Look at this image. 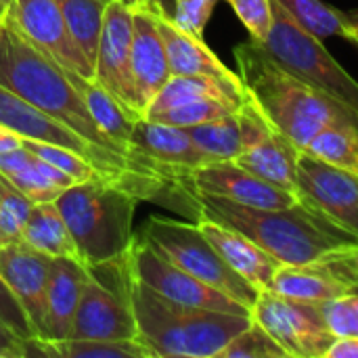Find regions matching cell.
<instances>
[{"label":"cell","instance_id":"30bf717a","mask_svg":"<svg viewBox=\"0 0 358 358\" xmlns=\"http://www.w3.org/2000/svg\"><path fill=\"white\" fill-rule=\"evenodd\" d=\"M252 321L266 329L289 358H325L336 340L323 321L319 302L294 300L273 289L258 294Z\"/></svg>","mask_w":358,"mask_h":358},{"label":"cell","instance_id":"b9f144b4","mask_svg":"<svg viewBox=\"0 0 358 358\" xmlns=\"http://www.w3.org/2000/svg\"><path fill=\"white\" fill-rule=\"evenodd\" d=\"M105 2H113V0H105ZM130 6H155L162 13H166L168 17H172L174 8H176V0H117Z\"/></svg>","mask_w":358,"mask_h":358},{"label":"cell","instance_id":"4316f807","mask_svg":"<svg viewBox=\"0 0 358 358\" xmlns=\"http://www.w3.org/2000/svg\"><path fill=\"white\" fill-rule=\"evenodd\" d=\"M0 174L8 178L31 203L55 201L65 191L42 174L36 155H31L23 145L0 155Z\"/></svg>","mask_w":358,"mask_h":358},{"label":"cell","instance_id":"3957f363","mask_svg":"<svg viewBox=\"0 0 358 358\" xmlns=\"http://www.w3.org/2000/svg\"><path fill=\"white\" fill-rule=\"evenodd\" d=\"M245 96L262 117L300 151L329 124L355 126L327 99L285 69L262 42L250 38L233 50ZM357 128V126H355Z\"/></svg>","mask_w":358,"mask_h":358},{"label":"cell","instance_id":"4fadbf2b","mask_svg":"<svg viewBox=\"0 0 358 358\" xmlns=\"http://www.w3.org/2000/svg\"><path fill=\"white\" fill-rule=\"evenodd\" d=\"M182 182L195 193L224 197L250 208H289L298 203V195L241 168L233 159L210 162L182 176Z\"/></svg>","mask_w":358,"mask_h":358},{"label":"cell","instance_id":"9a60e30c","mask_svg":"<svg viewBox=\"0 0 358 358\" xmlns=\"http://www.w3.org/2000/svg\"><path fill=\"white\" fill-rule=\"evenodd\" d=\"M52 258L25 241H8L0 248V277L25 310L34 336L46 340V296Z\"/></svg>","mask_w":358,"mask_h":358},{"label":"cell","instance_id":"4dcf8cb0","mask_svg":"<svg viewBox=\"0 0 358 358\" xmlns=\"http://www.w3.org/2000/svg\"><path fill=\"white\" fill-rule=\"evenodd\" d=\"M239 107L241 105H235L231 101L208 96V99H195V101L180 103V105H174L164 111L149 113L145 120H153V122L178 126V128H191V126H199V124L218 120L222 115H229V113L237 111Z\"/></svg>","mask_w":358,"mask_h":358},{"label":"cell","instance_id":"74e56055","mask_svg":"<svg viewBox=\"0 0 358 358\" xmlns=\"http://www.w3.org/2000/svg\"><path fill=\"white\" fill-rule=\"evenodd\" d=\"M222 0H176V8L172 13V21L182 27L185 31L203 38L206 25L216 8V4Z\"/></svg>","mask_w":358,"mask_h":358},{"label":"cell","instance_id":"cb8c5ba5","mask_svg":"<svg viewBox=\"0 0 358 358\" xmlns=\"http://www.w3.org/2000/svg\"><path fill=\"white\" fill-rule=\"evenodd\" d=\"M21 241H25L27 245H31L34 250L50 258H78L80 260L76 241L55 201L34 203L29 218L25 222Z\"/></svg>","mask_w":358,"mask_h":358},{"label":"cell","instance_id":"e575fe53","mask_svg":"<svg viewBox=\"0 0 358 358\" xmlns=\"http://www.w3.org/2000/svg\"><path fill=\"white\" fill-rule=\"evenodd\" d=\"M313 262L344 294H358V241L329 250Z\"/></svg>","mask_w":358,"mask_h":358},{"label":"cell","instance_id":"d4e9b609","mask_svg":"<svg viewBox=\"0 0 358 358\" xmlns=\"http://www.w3.org/2000/svg\"><path fill=\"white\" fill-rule=\"evenodd\" d=\"M302 29L325 40L331 36L355 40L357 19L355 13H344L334 8L323 0H275Z\"/></svg>","mask_w":358,"mask_h":358},{"label":"cell","instance_id":"7402d4cb","mask_svg":"<svg viewBox=\"0 0 358 358\" xmlns=\"http://www.w3.org/2000/svg\"><path fill=\"white\" fill-rule=\"evenodd\" d=\"M298 155H300V149L273 128L266 136L245 147L233 162L250 170L252 174L264 178L266 182L294 193Z\"/></svg>","mask_w":358,"mask_h":358},{"label":"cell","instance_id":"ffe728a7","mask_svg":"<svg viewBox=\"0 0 358 358\" xmlns=\"http://www.w3.org/2000/svg\"><path fill=\"white\" fill-rule=\"evenodd\" d=\"M199 229L208 237V241L216 248V252L222 256V260L250 285H254L258 292L268 289L277 268L281 262L271 256L266 250H262L256 241H252L248 235L229 229L214 220H197Z\"/></svg>","mask_w":358,"mask_h":358},{"label":"cell","instance_id":"836d02e7","mask_svg":"<svg viewBox=\"0 0 358 358\" xmlns=\"http://www.w3.org/2000/svg\"><path fill=\"white\" fill-rule=\"evenodd\" d=\"M218 358H289L287 352L258 323H250L218 355Z\"/></svg>","mask_w":358,"mask_h":358},{"label":"cell","instance_id":"7bdbcfd3","mask_svg":"<svg viewBox=\"0 0 358 358\" xmlns=\"http://www.w3.org/2000/svg\"><path fill=\"white\" fill-rule=\"evenodd\" d=\"M23 145V136H19L17 132H13L10 128L0 124V155L13 149H19Z\"/></svg>","mask_w":358,"mask_h":358},{"label":"cell","instance_id":"8d00e7d4","mask_svg":"<svg viewBox=\"0 0 358 358\" xmlns=\"http://www.w3.org/2000/svg\"><path fill=\"white\" fill-rule=\"evenodd\" d=\"M250 38L264 42L273 27V0H227Z\"/></svg>","mask_w":358,"mask_h":358},{"label":"cell","instance_id":"9c48e42d","mask_svg":"<svg viewBox=\"0 0 358 358\" xmlns=\"http://www.w3.org/2000/svg\"><path fill=\"white\" fill-rule=\"evenodd\" d=\"M105 275V266L96 264ZM109 277V275H107ZM111 279V277H109ZM128 252L117 262V277L107 283L90 271L73 317L71 340H138V327L128 296ZM67 338V340H69Z\"/></svg>","mask_w":358,"mask_h":358},{"label":"cell","instance_id":"ac0fdd59","mask_svg":"<svg viewBox=\"0 0 358 358\" xmlns=\"http://www.w3.org/2000/svg\"><path fill=\"white\" fill-rule=\"evenodd\" d=\"M130 145L141 164L172 178H180L182 174L210 164L193 143L187 128L168 126L145 117L134 120Z\"/></svg>","mask_w":358,"mask_h":358},{"label":"cell","instance_id":"8992f818","mask_svg":"<svg viewBox=\"0 0 358 358\" xmlns=\"http://www.w3.org/2000/svg\"><path fill=\"white\" fill-rule=\"evenodd\" d=\"M0 124L10 128L23 138L29 141H42V143H52L61 147H69L84 157H88L101 172H105L109 178L126 185L132 193L138 195V199H153V201H170V195L176 189L178 180H168L164 176L151 174L141 170L136 164L115 157L111 153H105L15 94L10 88L0 84Z\"/></svg>","mask_w":358,"mask_h":358},{"label":"cell","instance_id":"5bb4252c","mask_svg":"<svg viewBox=\"0 0 358 358\" xmlns=\"http://www.w3.org/2000/svg\"><path fill=\"white\" fill-rule=\"evenodd\" d=\"M17 29L61 67L92 78V67L73 42L57 0H15L6 13ZM94 80V78H92Z\"/></svg>","mask_w":358,"mask_h":358},{"label":"cell","instance_id":"5b68a950","mask_svg":"<svg viewBox=\"0 0 358 358\" xmlns=\"http://www.w3.org/2000/svg\"><path fill=\"white\" fill-rule=\"evenodd\" d=\"M55 203L86 266L115 260L130 250L138 195L126 185L99 176L67 187Z\"/></svg>","mask_w":358,"mask_h":358},{"label":"cell","instance_id":"d590c367","mask_svg":"<svg viewBox=\"0 0 358 358\" xmlns=\"http://www.w3.org/2000/svg\"><path fill=\"white\" fill-rule=\"evenodd\" d=\"M323 321L334 338H358V294H342L319 302Z\"/></svg>","mask_w":358,"mask_h":358},{"label":"cell","instance_id":"d6986e66","mask_svg":"<svg viewBox=\"0 0 358 358\" xmlns=\"http://www.w3.org/2000/svg\"><path fill=\"white\" fill-rule=\"evenodd\" d=\"M149 8L155 17L172 76H208V78L222 82L227 88H231L239 96H245V90H243V84H241L237 71H231L210 50V46L203 42V38H197V36L185 31L182 27H178L172 21V17H168L159 8H155V6H149Z\"/></svg>","mask_w":358,"mask_h":358},{"label":"cell","instance_id":"ba28073f","mask_svg":"<svg viewBox=\"0 0 358 358\" xmlns=\"http://www.w3.org/2000/svg\"><path fill=\"white\" fill-rule=\"evenodd\" d=\"M141 239L149 241L157 252H162L170 262L208 283L210 287L222 292L235 302L250 308L258 298V289L239 277L208 241L197 222L174 220L166 216H151L138 233Z\"/></svg>","mask_w":358,"mask_h":358},{"label":"cell","instance_id":"f6af8a7d","mask_svg":"<svg viewBox=\"0 0 358 358\" xmlns=\"http://www.w3.org/2000/svg\"><path fill=\"white\" fill-rule=\"evenodd\" d=\"M4 243H6V241H4V237H2V233H0V248H2Z\"/></svg>","mask_w":358,"mask_h":358},{"label":"cell","instance_id":"ab89813d","mask_svg":"<svg viewBox=\"0 0 358 358\" xmlns=\"http://www.w3.org/2000/svg\"><path fill=\"white\" fill-rule=\"evenodd\" d=\"M0 358H25V340L0 323Z\"/></svg>","mask_w":358,"mask_h":358},{"label":"cell","instance_id":"603a6c76","mask_svg":"<svg viewBox=\"0 0 358 358\" xmlns=\"http://www.w3.org/2000/svg\"><path fill=\"white\" fill-rule=\"evenodd\" d=\"M153 358L138 340H40L25 342V358Z\"/></svg>","mask_w":358,"mask_h":358},{"label":"cell","instance_id":"52a82bcc","mask_svg":"<svg viewBox=\"0 0 358 358\" xmlns=\"http://www.w3.org/2000/svg\"><path fill=\"white\" fill-rule=\"evenodd\" d=\"M264 48L296 78L327 99L358 128V82L331 57L323 40L302 29L275 0Z\"/></svg>","mask_w":358,"mask_h":358},{"label":"cell","instance_id":"44dd1931","mask_svg":"<svg viewBox=\"0 0 358 358\" xmlns=\"http://www.w3.org/2000/svg\"><path fill=\"white\" fill-rule=\"evenodd\" d=\"M90 268L78 258H52L46 296V340L59 342L71 336L73 317L80 304Z\"/></svg>","mask_w":358,"mask_h":358},{"label":"cell","instance_id":"f546056e","mask_svg":"<svg viewBox=\"0 0 358 358\" xmlns=\"http://www.w3.org/2000/svg\"><path fill=\"white\" fill-rule=\"evenodd\" d=\"M310 155L338 166L358 178V128L344 124V122H334L325 126L304 149Z\"/></svg>","mask_w":358,"mask_h":358},{"label":"cell","instance_id":"277c9868","mask_svg":"<svg viewBox=\"0 0 358 358\" xmlns=\"http://www.w3.org/2000/svg\"><path fill=\"white\" fill-rule=\"evenodd\" d=\"M130 306L138 342L153 358H218L222 348L250 323L252 317L185 306L159 296L130 271Z\"/></svg>","mask_w":358,"mask_h":358},{"label":"cell","instance_id":"f35d334b","mask_svg":"<svg viewBox=\"0 0 358 358\" xmlns=\"http://www.w3.org/2000/svg\"><path fill=\"white\" fill-rule=\"evenodd\" d=\"M0 323L4 327H8L13 334H17L25 342L31 340V338H36L34 336V329H31V323H29V319L25 315V310L21 308L19 300L8 289V285L4 283L2 277H0Z\"/></svg>","mask_w":358,"mask_h":358},{"label":"cell","instance_id":"7a4b0ae2","mask_svg":"<svg viewBox=\"0 0 358 358\" xmlns=\"http://www.w3.org/2000/svg\"><path fill=\"white\" fill-rule=\"evenodd\" d=\"M0 84L10 88L15 94H19L21 99H25L27 103L50 115L65 128H69L71 132L94 145L96 149L132 162L96 126L88 107L84 105V101L67 80L63 67L46 52H42L38 46H34L6 15L0 17ZM138 168L151 172L143 166Z\"/></svg>","mask_w":358,"mask_h":358},{"label":"cell","instance_id":"e0dca14e","mask_svg":"<svg viewBox=\"0 0 358 358\" xmlns=\"http://www.w3.org/2000/svg\"><path fill=\"white\" fill-rule=\"evenodd\" d=\"M134 36L130 48V105L134 117H145L151 101L172 76L168 55L149 6H132Z\"/></svg>","mask_w":358,"mask_h":358},{"label":"cell","instance_id":"7c38bea8","mask_svg":"<svg viewBox=\"0 0 358 358\" xmlns=\"http://www.w3.org/2000/svg\"><path fill=\"white\" fill-rule=\"evenodd\" d=\"M294 193L300 201L308 203L358 239V178L355 174L331 166L308 151H300Z\"/></svg>","mask_w":358,"mask_h":358},{"label":"cell","instance_id":"f1b7e54d","mask_svg":"<svg viewBox=\"0 0 358 358\" xmlns=\"http://www.w3.org/2000/svg\"><path fill=\"white\" fill-rule=\"evenodd\" d=\"M61 6V13L65 17L67 29L78 44L80 52L92 67L94 78V57L99 46V36L103 27V15H105V0H57Z\"/></svg>","mask_w":358,"mask_h":358},{"label":"cell","instance_id":"83f0119b","mask_svg":"<svg viewBox=\"0 0 358 358\" xmlns=\"http://www.w3.org/2000/svg\"><path fill=\"white\" fill-rule=\"evenodd\" d=\"M208 96L224 99V101H231L235 105L243 103V96H239L237 92H233L231 88H227L222 82H218L214 78H208V76H170L168 82L162 86V90L155 94V99L151 101L147 115L155 113V111L170 109V107L180 105V103H189L195 99H208Z\"/></svg>","mask_w":358,"mask_h":358},{"label":"cell","instance_id":"2e32d148","mask_svg":"<svg viewBox=\"0 0 358 358\" xmlns=\"http://www.w3.org/2000/svg\"><path fill=\"white\" fill-rule=\"evenodd\" d=\"M134 36V10L124 2H107L94 57V82L109 90L134 117L130 105V48ZM136 120V117H134Z\"/></svg>","mask_w":358,"mask_h":358},{"label":"cell","instance_id":"6da1fadb","mask_svg":"<svg viewBox=\"0 0 358 358\" xmlns=\"http://www.w3.org/2000/svg\"><path fill=\"white\" fill-rule=\"evenodd\" d=\"M189 191L195 210L193 222L214 220L235 229L281 264H308L329 250L358 241L304 201L289 208H250L224 197Z\"/></svg>","mask_w":358,"mask_h":358},{"label":"cell","instance_id":"484cf974","mask_svg":"<svg viewBox=\"0 0 358 358\" xmlns=\"http://www.w3.org/2000/svg\"><path fill=\"white\" fill-rule=\"evenodd\" d=\"M268 289L306 302H323L344 292L315 264H281L268 285Z\"/></svg>","mask_w":358,"mask_h":358},{"label":"cell","instance_id":"1f68e13d","mask_svg":"<svg viewBox=\"0 0 358 358\" xmlns=\"http://www.w3.org/2000/svg\"><path fill=\"white\" fill-rule=\"evenodd\" d=\"M23 147L29 153H34L36 157L48 162L50 166H55L61 172H65L67 176H71L76 182L92 180V178H99V176L109 178L88 157H84L82 153H78V151H73L69 147H61V145H52V143H42V141H29V138H23Z\"/></svg>","mask_w":358,"mask_h":358},{"label":"cell","instance_id":"60d3db41","mask_svg":"<svg viewBox=\"0 0 358 358\" xmlns=\"http://www.w3.org/2000/svg\"><path fill=\"white\" fill-rule=\"evenodd\" d=\"M325 358H358V338H336Z\"/></svg>","mask_w":358,"mask_h":358},{"label":"cell","instance_id":"8fae6325","mask_svg":"<svg viewBox=\"0 0 358 358\" xmlns=\"http://www.w3.org/2000/svg\"><path fill=\"white\" fill-rule=\"evenodd\" d=\"M128 264L132 275L155 289L159 296L195 308H208V310H220V313H233V315H245L252 317L250 308L235 302L233 298L224 296L222 292L210 287L208 283L199 281L197 277L189 275L174 262H170L162 252H157L149 241L134 237L130 250H128Z\"/></svg>","mask_w":358,"mask_h":358},{"label":"cell","instance_id":"ee69618b","mask_svg":"<svg viewBox=\"0 0 358 358\" xmlns=\"http://www.w3.org/2000/svg\"><path fill=\"white\" fill-rule=\"evenodd\" d=\"M13 2L15 0H0V17H4L13 8Z\"/></svg>","mask_w":358,"mask_h":358},{"label":"cell","instance_id":"d6a6232c","mask_svg":"<svg viewBox=\"0 0 358 358\" xmlns=\"http://www.w3.org/2000/svg\"><path fill=\"white\" fill-rule=\"evenodd\" d=\"M34 203L0 174V233L4 241H19Z\"/></svg>","mask_w":358,"mask_h":358}]
</instances>
